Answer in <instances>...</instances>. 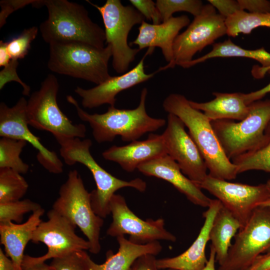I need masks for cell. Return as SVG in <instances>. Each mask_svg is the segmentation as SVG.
Segmentation results:
<instances>
[{"mask_svg": "<svg viewBox=\"0 0 270 270\" xmlns=\"http://www.w3.org/2000/svg\"><path fill=\"white\" fill-rule=\"evenodd\" d=\"M147 94L148 90L144 88L141 92L140 103L134 109H118L110 106L107 112L100 114L86 112L71 95L66 96V100L75 107L79 118L90 124L92 136L97 142H111L117 136H120L124 142H130L166 124L164 119L154 118L147 114Z\"/></svg>", "mask_w": 270, "mask_h": 270, "instance_id": "1", "label": "cell"}, {"mask_svg": "<svg viewBox=\"0 0 270 270\" xmlns=\"http://www.w3.org/2000/svg\"><path fill=\"white\" fill-rule=\"evenodd\" d=\"M164 110L179 118L188 130L206 164L208 174L230 180L238 174L236 166L226 156L212 128L211 121L193 108L184 95L171 94L162 102Z\"/></svg>", "mask_w": 270, "mask_h": 270, "instance_id": "2", "label": "cell"}, {"mask_svg": "<svg viewBox=\"0 0 270 270\" xmlns=\"http://www.w3.org/2000/svg\"><path fill=\"white\" fill-rule=\"evenodd\" d=\"M48 18L40 30L44 40L53 42H78L104 48V30L92 20L85 8L67 0H44Z\"/></svg>", "mask_w": 270, "mask_h": 270, "instance_id": "3", "label": "cell"}, {"mask_svg": "<svg viewBox=\"0 0 270 270\" xmlns=\"http://www.w3.org/2000/svg\"><path fill=\"white\" fill-rule=\"evenodd\" d=\"M49 46L48 67L51 71L97 85L111 76L108 68L112 56L110 46L99 48L78 42H53Z\"/></svg>", "mask_w": 270, "mask_h": 270, "instance_id": "4", "label": "cell"}, {"mask_svg": "<svg viewBox=\"0 0 270 270\" xmlns=\"http://www.w3.org/2000/svg\"><path fill=\"white\" fill-rule=\"evenodd\" d=\"M92 142L89 138H76L60 144V152L64 162L69 166L80 163L90 172L96 188L90 192L91 203L94 212L99 216L106 218L110 214V201L118 190L132 188L140 192L146 188V184L140 178L129 181L118 178L104 170L96 161L90 152Z\"/></svg>", "mask_w": 270, "mask_h": 270, "instance_id": "5", "label": "cell"}, {"mask_svg": "<svg viewBox=\"0 0 270 270\" xmlns=\"http://www.w3.org/2000/svg\"><path fill=\"white\" fill-rule=\"evenodd\" d=\"M58 90L57 78L49 74L40 88L30 94L26 118L29 126L50 132L60 145L68 140L85 138L86 128L84 124H74L60 108L56 100Z\"/></svg>", "mask_w": 270, "mask_h": 270, "instance_id": "6", "label": "cell"}, {"mask_svg": "<svg viewBox=\"0 0 270 270\" xmlns=\"http://www.w3.org/2000/svg\"><path fill=\"white\" fill-rule=\"evenodd\" d=\"M58 194L52 208L78 226L89 242L88 250L98 254L101 249L100 232L104 220L94 212L90 192L86 188L77 170L69 172Z\"/></svg>", "mask_w": 270, "mask_h": 270, "instance_id": "7", "label": "cell"}, {"mask_svg": "<svg viewBox=\"0 0 270 270\" xmlns=\"http://www.w3.org/2000/svg\"><path fill=\"white\" fill-rule=\"evenodd\" d=\"M248 106V116L238 122L211 121L222 150L230 160L258 144L270 122V98L254 102Z\"/></svg>", "mask_w": 270, "mask_h": 270, "instance_id": "8", "label": "cell"}, {"mask_svg": "<svg viewBox=\"0 0 270 270\" xmlns=\"http://www.w3.org/2000/svg\"><path fill=\"white\" fill-rule=\"evenodd\" d=\"M86 2L96 8L102 17L106 42L112 48L114 69L118 74L127 72L140 50L128 45L129 32L135 25L140 24L145 18L133 6H124L120 0H107L100 6Z\"/></svg>", "mask_w": 270, "mask_h": 270, "instance_id": "9", "label": "cell"}, {"mask_svg": "<svg viewBox=\"0 0 270 270\" xmlns=\"http://www.w3.org/2000/svg\"><path fill=\"white\" fill-rule=\"evenodd\" d=\"M270 253V207L260 206L234 236L218 270H244L260 255Z\"/></svg>", "mask_w": 270, "mask_h": 270, "instance_id": "10", "label": "cell"}, {"mask_svg": "<svg viewBox=\"0 0 270 270\" xmlns=\"http://www.w3.org/2000/svg\"><path fill=\"white\" fill-rule=\"evenodd\" d=\"M226 34V18L218 14L210 4L204 5L200 14L195 16L186 30L176 38L172 62L160 68L156 72L174 68L176 65L184 68L197 52Z\"/></svg>", "mask_w": 270, "mask_h": 270, "instance_id": "11", "label": "cell"}, {"mask_svg": "<svg viewBox=\"0 0 270 270\" xmlns=\"http://www.w3.org/2000/svg\"><path fill=\"white\" fill-rule=\"evenodd\" d=\"M47 216L48 220L42 221L38 226L31 240L34 244L42 242L46 245L47 252L38 257L24 255L22 266L89 250L88 242L76 234V226L68 219L52 208L48 212Z\"/></svg>", "mask_w": 270, "mask_h": 270, "instance_id": "12", "label": "cell"}, {"mask_svg": "<svg viewBox=\"0 0 270 270\" xmlns=\"http://www.w3.org/2000/svg\"><path fill=\"white\" fill-rule=\"evenodd\" d=\"M198 186L214 196L238 220L240 228L246 224L253 211L270 197L266 183L252 186L232 182L208 174Z\"/></svg>", "mask_w": 270, "mask_h": 270, "instance_id": "13", "label": "cell"}, {"mask_svg": "<svg viewBox=\"0 0 270 270\" xmlns=\"http://www.w3.org/2000/svg\"><path fill=\"white\" fill-rule=\"evenodd\" d=\"M110 206L112 221L106 230L108 236L116 238L128 234V240L138 244H146L158 240L176 241V236L164 228L163 218H140L130 209L122 196L114 194Z\"/></svg>", "mask_w": 270, "mask_h": 270, "instance_id": "14", "label": "cell"}, {"mask_svg": "<svg viewBox=\"0 0 270 270\" xmlns=\"http://www.w3.org/2000/svg\"><path fill=\"white\" fill-rule=\"evenodd\" d=\"M176 115L168 114L166 127L162 134L167 154L179 166L182 172L197 186L206 178L208 168L197 146Z\"/></svg>", "mask_w": 270, "mask_h": 270, "instance_id": "15", "label": "cell"}, {"mask_svg": "<svg viewBox=\"0 0 270 270\" xmlns=\"http://www.w3.org/2000/svg\"><path fill=\"white\" fill-rule=\"evenodd\" d=\"M27 100L20 98L15 105L9 107L4 102L0 104V136L24 140L38 151L36 158L48 172L54 174L63 172L64 164L55 152L46 148L40 138L28 128L26 118Z\"/></svg>", "mask_w": 270, "mask_h": 270, "instance_id": "16", "label": "cell"}, {"mask_svg": "<svg viewBox=\"0 0 270 270\" xmlns=\"http://www.w3.org/2000/svg\"><path fill=\"white\" fill-rule=\"evenodd\" d=\"M153 51L154 49L148 48L136 66L123 74L111 76L104 82L91 88L77 86L74 92L82 98V106L92 108L104 104L115 106L116 96L118 93L153 77L156 72L146 74L144 66L146 56Z\"/></svg>", "mask_w": 270, "mask_h": 270, "instance_id": "17", "label": "cell"}, {"mask_svg": "<svg viewBox=\"0 0 270 270\" xmlns=\"http://www.w3.org/2000/svg\"><path fill=\"white\" fill-rule=\"evenodd\" d=\"M222 206L216 198L211 200L208 208L202 214L204 222L192 245L182 254L172 258L156 259L158 270H202L208 260L206 248L210 240V234L214 217Z\"/></svg>", "mask_w": 270, "mask_h": 270, "instance_id": "18", "label": "cell"}, {"mask_svg": "<svg viewBox=\"0 0 270 270\" xmlns=\"http://www.w3.org/2000/svg\"><path fill=\"white\" fill-rule=\"evenodd\" d=\"M137 170L146 176L170 182L194 204L208 208L210 204L212 199L182 172L176 162L168 154L144 162Z\"/></svg>", "mask_w": 270, "mask_h": 270, "instance_id": "19", "label": "cell"}, {"mask_svg": "<svg viewBox=\"0 0 270 270\" xmlns=\"http://www.w3.org/2000/svg\"><path fill=\"white\" fill-rule=\"evenodd\" d=\"M167 154L162 134H150L146 140H134L123 146H112L102 153L104 159L118 164L127 172L141 164Z\"/></svg>", "mask_w": 270, "mask_h": 270, "instance_id": "20", "label": "cell"}, {"mask_svg": "<svg viewBox=\"0 0 270 270\" xmlns=\"http://www.w3.org/2000/svg\"><path fill=\"white\" fill-rule=\"evenodd\" d=\"M188 16L182 15L172 17L159 24H150L144 20L138 28V34L132 44L138 46L140 50L148 48H160L162 54L170 64L173 60V45L179 32L189 24Z\"/></svg>", "mask_w": 270, "mask_h": 270, "instance_id": "21", "label": "cell"}, {"mask_svg": "<svg viewBox=\"0 0 270 270\" xmlns=\"http://www.w3.org/2000/svg\"><path fill=\"white\" fill-rule=\"evenodd\" d=\"M118 244V252L110 250L106 254V261L102 264L94 262L85 250L80 252L86 270H129L139 257L147 254L156 256L162 247L158 241L146 244H138L126 239L124 235L116 237Z\"/></svg>", "mask_w": 270, "mask_h": 270, "instance_id": "22", "label": "cell"}, {"mask_svg": "<svg viewBox=\"0 0 270 270\" xmlns=\"http://www.w3.org/2000/svg\"><path fill=\"white\" fill-rule=\"evenodd\" d=\"M44 212L42 208L36 210L22 224L12 222L0 223V244L4 246L5 254L12 260L16 270H22L24 248L28 242L32 240Z\"/></svg>", "mask_w": 270, "mask_h": 270, "instance_id": "23", "label": "cell"}, {"mask_svg": "<svg viewBox=\"0 0 270 270\" xmlns=\"http://www.w3.org/2000/svg\"><path fill=\"white\" fill-rule=\"evenodd\" d=\"M214 98L208 102H198L189 100L190 105L202 112L210 120H230L240 121L248 114L249 106L242 92H212Z\"/></svg>", "mask_w": 270, "mask_h": 270, "instance_id": "24", "label": "cell"}, {"mask_svg": "<svg viewBox=\"0 0 270 270\" xmlns=\"http://www.w3.org/2000/svg\"><path fill=\"white\" fill-rule=\"evenodd\" d=\"M244 58L257 60L261 66H254L252 74L256 78H262L266 74H270V53L264 47L256 50L244 49L234 44L230 39L214 43L211 51L205 55L193 59L184 68H188L206 60L216 58Z\"/></svg>", "mask_w": 270, "mask_h": 270, "instance_id": "25", "label": "cell"}, {"mask_svg": "<svg viewBox=\"0 0 270 270\" xmlns=\"http://www.w3.org/2000/svg\"><path fill=\"white\" fill-rule=\"evenodd\" d=\"M241 226L238 220L222 204L218 211L210 229V240L216 252L219 266L226 258L232 246L231 240Z\"/></svg>", "mask_w": 270, "mask_h": 270, "instance_id": "26", "label": "cell"}, {"mask_svg": "<svg viewBox=\"0 0 270 270\" xmlns=\"http://www.w3.org/2000/svg\"><path fill=\"white\" fill-rule=\"evenodd\" d=\"M231 161L236 166L238 174L252 170L270 172V122L258 144Z\"/></svg>", "mask_w": 270, "mask_h": 270, "instance_id": "27", "label": "cell"}, {"mask_svg": "<svg viewBox=\"0 0 270 270\" xmlns=\"http://www.w3.org/2000/svg\"><path fill=\"white\" fill-rule=\"evenodd\" d=\"M227 34L236 37L240 34H250L258 27L270 28V12L253 14L245 10H239L226 18Z\"/></svg>", "mask_w": 270, "mask_h": 270, "instance_id": "28", "label": "cell"}, {"mask_svg": "<svg viewBox=\"0 0 270 270\" xmlns=\"http://www.w3.org/2000/svg\"><path fill=\"white\" fill-rule=\"evenodd\" d=\"M28 184L20 174L9 168H0V203L20 200Z\"/></svg>", "mask_w": 270, "mask_h": 270, "instance_id": "29", "label": "cell"}, {"mask_svg": "<svg viewBox=\"0 0 270 270\" xmlns=\"http://www.w3.org/2000/svg\"><path fill=\"white\" fill-rule=\"evenodd\" d=\"M27 142L2 137L0 139V168H11L20 174L28 172L29 166L20 157Z\"/></svg>", "mask_w": 270, "mask_h": 270, "instance_id": "30", "label": "cell"}, {"mask_svg": "<svg viewBox=\"0 0 270 270\" xmlns=\"http://www.w3.org/2000/svg\"><path fill=\"white\" fill-rule=\"evenodd\" d=\"M156 4L162 22L170 18L178 12H188L195 17L200 14L204 6L200 0H157Z\"/></svg>", "mask_w": 270, "mask_h": 270, "instance_id": "31", "label": "cell"}, {"mask_svg": "<svg viewBox=\"0 0 270 270\" xmlns=\"http://www.w3.org/2000/svg\"><path fill=\"white\" fill-rule=\"evenodd\" d=\"M40 208V204L28 198L0 203V223L14 222L20 224L25 214L33 212Z\"/></svg>", "mask_w": 270, "mask_h": 270, "instance_id": "32", "label": "cell"}, {"mask_svg": "<svg viewBox=\"0 0 270 270\" xmlns=\"http://www.w3.org/2000/svg\"><path fill=\"white\" fill-rule=\"evenodd\" d=\"M38 33V28L33 26L24 30L18 36L6 42V48L12 60L24 58L28 54L30 44Z\"/></svg>", "mask_w": 270, "mask_h": 270, "instance_id": "33", "label": "cell"}, {"mask_svg": "<svg viewBox=\"0 0 270 270\" xmlns=\"http://www.w3.org/2000/svg\"><path fill=\"white\" fill-rule=\"evenodd\" d=\"M80 251L53 258L50 265L54 270H86L80 256Z\"/></svg>", "mask_w": 270, "mask_h": 270, "instance_id": "34", "label": "cell"}, {"mask_svg": "<svg viewBox=\"0 0 270 270\" xmlns=\"http://www.w3.org/2000/svg\"><path fill=\"white\" fill-rule=\"evenodd\" d=\"M18 64V60H12L10 63L4 67L0 72V90H2L4 85L11 81H14L19 83L22 87V94L29 96L30 88L24 83L19 78L16 72V68Z\"/></svg>", "mask_w": 270, "mask_h": 270, "instance_id": "35", "label": "cell"}, {"mask_svg": "<svg viewBox=\"0 0 270 270\" xmlns=\"http://www.w3.org/2000/svg\"><path fill=\"white\" fill-rule=\"evenodd\" d=\"M130 3L145 18L152 20L153 24L161 23V18L156 4L152 0H130Z\"/></svg>", "mask_w": 270, "mask_h": 270, "instance_id": "36", "label": "cell"}, {"mask_svg": "<svg viewBox=\"0 0 270 270\" xmlns=\"http://www.w3.org/2000/svg\"><path fill=\"white\" fill-rule=\"evenodd\" d=\"M36 0H2L0 2L1 11L0 13V28L6 23L8 16L14 12L28 4L32 6Z\"/></svg>", "mask_w": 270, "mask_h": 270, "instance_id": "37", "label": "cell"}, {"mask_svg": "<svg viewBox=\"0 0 270 270\" xmlns=\"http://www.w3.org/2000/svg\"><path fill=\"white\" fill-rule=\"evenodd\" d=\"M208 2L218 10L219 14L226 18L241 10L238 0H208Z\"/></svg>", "mask_w": 270, "mask_h": 270, "instance_id": "38", "label": "cell"}, {"mask_svg": "<svg viewBox=\"0 0 270 270\" xmlns=\"http://www.w3.org/2000/svg\"><path fill=\"white\" fill-rule=\"evenodd\" d=\"M240 10L253 14L270 12V1L266 0H238Z\"/></svg>", "mask_w": 270, "mask_h": 270, "instance_id": "39", "label": "cell"}, {"mask_svg": "<svg viewBox=\"0 0 270 270\" xmlns=\"http://www.w3.org/2000/svg\"><path fill=\"white\" fill-rule=\"evenodd\" d=\"M129 270H159L156 266V258L152 254H144L138 258Z\"/></svg>", "mask_w": 270, "mask_h": 270, "instance_id": "40", "label": "cell"}, {"mask_svg": "<svg viewBox=\"0 0 270 270\" xmlns=\"http://www.w3.org/2000/svg\"><path fill=\"white\" fill-rule=\"evenodd\" d=\"M244 270H270V253L260 255Z\"/></svg>", "mask_w": 270, "mask_h": 270, "instance_id": "41", "label": "cell"}, {"mask_svg": "<svg viewBox=\"0 0 270 270\" xmlns=\"http://www.w3.org/2000/svg\"><path fill=\"white\" fill-rule=\"evenodd\" d=\"M270 92V82L264 88L248 94L243 93L244 100L246 104L262 100L266 94Z\"/></svg>", "mask_w": 270, "mask_h": 270, "instance_id": "42", "label": "cell"}, {"mask_svg": "<svg viewBox=\"0 0 270 270\" xmlns=\"http://www.w3.org/2000/svg\"><path fill=\"white\" fill-rule=\"evenodd\" d=\"M12 60L8 50L6 42L0 41V66L4 67Z\"/></svg>", "mask_w": 270, "mask_h": 270, "instance_id": "43", "label": "cell"}, {"mask_svg": "<svg viewBox=\"0 0 270 270\" xmlns=\"http://www.w3.org/2000/svg\"><path fill=\"white\" fill-rule=\"evenodd\" d=\"M0 270H16L12 260L0 248Z\"/></svg>", "mask_w": 270, "mask_h": 270, "instance_id": "44", "label": "cell"}, {"mask_svg": "<svg viewBox=\"0 0 270 270\" xmlns=\"http://www.w3.org/2000/svg\"><path fill=\"white\" fill-rule=\"evenodd\" d=\"M22 270H54L50 264L48 265L45 262L22 266Z\"/></svg>", "mask_w": 270, "mask_h": 270, "instance_id": "45", "label": "cell"}, {"mask_svg": "<svg viewBox=\"0 0 270 270\" xmlns=\"http://www.w3.org/2000/svg\"><path fill=\"white\" fill-rule=\"evenodd\" d=\"M216 252L214 248L210 246V254L208 258V262L202 270H216ZM164 270H174L171 269H167Z\"/></svg>", "mask_w": 270, "mask_h": 270, "instance_id": "46", "label": "cell"}, {"mask_svg": "<svg viewBox=\"0 0 270 270\" xmlns=\"http://www.w3.org/2000/svg\"><path fill=\"white\" fill-rule=\"evenodd\" d=\"M270 192L269 198L262 204V206L270 207V180H268L266 183Z\"/></svg>", "mask_w": 270, "mask_h": 270, "instance_id": "47", "label": "cell"}]
</instances>
